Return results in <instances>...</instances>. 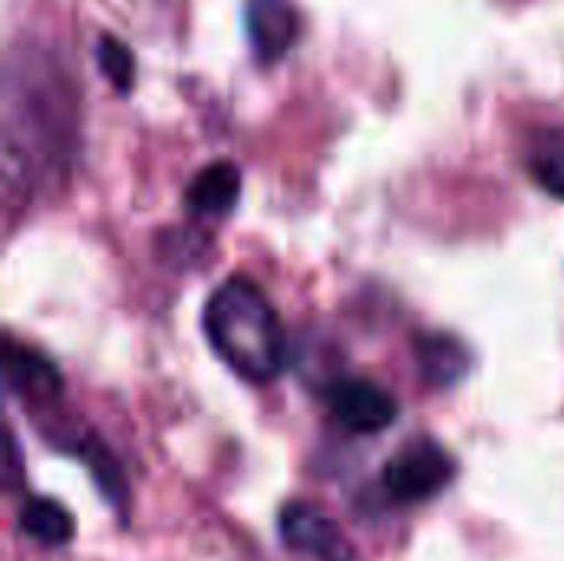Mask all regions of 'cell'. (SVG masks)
I'll list each match as a JSON object with an SVG mask.
<instances>
[{
    "mask_svg": "<svg viewBox=\"0 0 564 561\" xmlns=\"http://www.w3.org/2000/svg\"><path fill=\"white\" fill-rule=\"evenodd\" d=\"M205 334L215 354L251 384H268L284 370V324L251 278H228L215 288L205 304Z\"/></svg>",
    "mask_w": 564,
    "mask_h": 561,
    "instance_id": "cell-1",
    "label": "cell"
},
{
    "mask_svg": "<svg viewBox=\"0 0 564 561\" xmlns=\"http://www.w3.org/2000/svg\"><path fill=\"white\" fill-rule=\"evenodd\" d=\"M453 476L456 463L446 446H440L436 440H413L383 466L380 483L393 503L413 506L440 496L453 483Z\"/></svg>",
    "mask_w": 564,
    "mask_h": 561,
    "instance_id": "cell-2",
    "label": "cell"
},
{
    "mask_svg": "<svg viewBox=\"0 0 564 561\" xmlns=\"http://www.w3.org/2000/svg\"><path fill=\"white\" fill-rule=\"evenodd\" d=\"M334 420L350 430V433H383L393 427V420L400 417V403L397 397L373 384V380H364V377H340L327 387L324 393Z\"/></svg>",
    "mask_w": 564,
    "mask_h": 561,
    "instance_id": "cell-3",
    "label": "cell"
},
{
    "mask_svg": "<svg viewBox=\"0 0 564 561\" xmlns=\"http://www.w3.org/2000/svg\"><path fill=\"white\" fill-rule=\"evenodd\" d=\"M245 30L258 63L271 66L294 50L301 36V13L291 0H248Z\"/></svg>",
    "mask_w": 564,
    "mask_h": 561,
    "instance_id": "cell-4",
    "label": "cell"
},
{
    "mask_svg": "<svg viewBox=\"0 0 564 561\" xmlns=\"http://www.w3.org/2000/svg\"><path fill=\"white\" fill-rule=\"evenodd\" d=\"M281 542L294 552L314 555L321 561H350V549L340 539L337 526L307 503H288L278 519Z\"/></svg>",
    "mask_w": 564,
    "mask_h": 561,
    "instance_id": "cell-5",
    "label": "cell"
},
{
    "mask_svg": "<svg viewBox=\"0 0 564 561\" xmlns=\"http://www.w3.org/2000/svg\"><path fill=\"white\" fill-rule=\"evenodd\" d=\"M241 195V172L235 162L218 159L205 165L185 188V205L198 215H228Z\"/></svg>",
    "mask_w": 564,
    "mask_h": 561,
    "instance_id": "cell-6",
    "label": "cell"
},
{
    "mask_svg": "<svg viewBox=\"0 0 564 561\" xmlns=\"http://www.w3.org/2000/svg\"><path fill=\"white\" fill-rule=\"evenodd\" d=\"M3 370H7V384L20 393V397H43L50 400L53 393H59V374L56 367L30 350V347H20V344H7L3 347Z\"/></svg>",
    "mask_w": 564,
    "mask_h": 561,
    "instance_id": "cell-7",
    "label": "cell"
},
{
    "mask_svg": "<svg viewBox=\"0 0 564 561\" xmlns=\"http://www.w3.org/2000/svg\"><path fill=\"white\" fill-rule=\"evenodd\" d=\"M416 360H420V374L433 387L459 384L466 377L469 364H473L469 350L449 334H423V337H416Z\"/></svg>",
    "mask_w": 564,
    "mask_h": 561,
    "instance_id": "cell-8",
    "label": "cell"
},
{
    "mask_svg": "<svg viewBox=\"0 0 564 561\" xmlns=\"http://www.w3.org/2000/svg\"><path fill=\"white\" fill-rule=\"evenodd\" d=\"M20 532L40 546H66L73 539V516L53 503V499H30L23 509H20V519H17Z\"/></svg>",
    "mask_w": 564,
    "mask_h": 561,
    "instance_id": "cell-9",
    "label": "cell"
},
{
    "mask_svg": "<svg viewBox=\"0 0 564 561\" xmlns=\"http://www.w3.org/2000/svg\"><path fill=\"white\" fill-rule=\"evenodd\" d=\"M532 179L555 198H564V129L545 132L529 155Z\"/></svg>",
    "mask_w": 564,
    "mask_h": 561,
    "instance_id": "cell-10",
    "label": "cell"
},
{
    "mask_svg": "<svg viewBox=\"0 0 564 561\" xmlns=\"http://www.w3.org/2000/svg\"><path fill=\"white\" fill-rule=\"evenodd\" d=\"M96 63H99L102 76L119 93H129L132 89V83H135V63H132V53L116 36H99V43H96Z\"/></svg>",
    "mask_w": 564,
    "mask_h": 561,
    "instance_id": "cell-11",
    "label": "cell"
}]
</instances>
